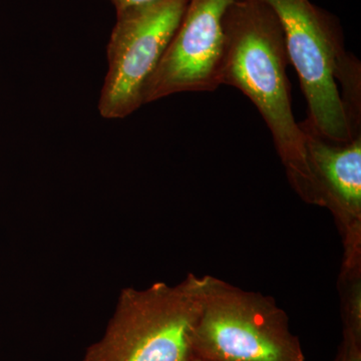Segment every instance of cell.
Masks as SVG:
<instances>
[{"instance_id":"cell-2","label":"cell","mask_w":361,"mask_h":361,"mask_svg":"<svg viewBox=\"0 0 361 361\" xmlns=\"http://www.w3.org/2000/svg\"><path fill=\"white\" fill-rule=\"evenodd\" d=\"M261 1L277 16L289 63L298 75L308 108L307 118L301 123L336 144L361 135L338 89V82L342 90L361 82L360 65L345 51L338 21L310 0Z\"/></svg>"},{"instance_id":"cell-11","label":"cell","mask_w":361,"mask_h":361,"mask_svg":"<svg viewBox=\"0 0 361 361\" xmlns=\"http://www.w3.org/2000/svg\"><path fill=\"white\" fill-rule=\"evenodd\" d=\"M193 361H206V360H201V358L196 357V358H195V360Z\"/></svg>"},{"instance_id":"cell-4","label":"cell","mask_w":361,"mask_h":361,"mask_svg":"<svg viewBox=\"0 0 361 361\" xmlns=\"http://www.w3.org/2000/svg\"><path fill=\"white\" fill-rule=\"evenodd\" d=\"M192 344L206 361H304L286 313L272 299L212 276Z\"/></svg>"},{"instance_id":"cell-5","label":"cell","mask_w":361,"mask_h":361,"mask_svg":"<svg viewBox=\"0 0 361 361\" xmlns=\"http://www.w3.org/2000/svg\"><path fill=\"white\" fill-rule=\"evenodd\" d=\"M190 0H156L116 13L106 45L99 115L125 118L144 104L145 87L174 37Z\"/></svg>"},{"instance_id":"cell-6","label":"cell","mask_w":361,"mask_h":361,"mask_svg":"<svg viewBox=\"0 0 361 361\" xmlns=\"http://www.w3.org/2000/svg\"><path fill=\"white\" fill-rule=\"evenodd\" d=\"M235 0H190L174 37L145 87L144 104L220 87L224 18Z\"/></svg>"},{"instance_id":"cell-7","label":"cell","mask_w":361,"mask_h":361,"mask_svg":"<svg viewBox=\"0 0 361 361\" xmlns=\"http://www.w3.org/2000/svg\"><path fill=\"white\" fill-rule=\"evenodd\" d=\"M299 125L322 206L329 207L348 232V262L353 265L357 260L355 255L360 233L361 135L345 144H336L323 139L302 123Z\"/></svg>"},{"instance_id":"cell-10","label":"cell","mask_w":361,"mask_h":361,"mask_svg":"<svg viewBox=\"0 0 361 361\" xmlns=\"http://www.w3.org/2000/svg\"><path fill=\"white\" fill-rule=\"evenodd\" d=\"M110 1L116 7V13H121V11L134 8V7L146 6L156 0H110Z\"/></svg>"},{"instance_id":"cell-1","label":"cell","mask_w":361,"mask_h":361,"mask_svg":"<svg viewBox=\"0 0 361 361\" xmlns=\"http://www.w3.org/2000/svg\"><path fill=\"white\" fill-rule=\"evenodd\" d=\"M220 85H231L255 104L297 193L322 206L300 125L296 122L287 77L289 59L277 16L261 0H235L224 18Z\"/></svg>"},{"instance_id":"cell-8","label":"cell","mask_w":361,"mask_h":361,"mask_svg":"<svg viewBox=\"0 0 361 361\" xmlns=\"http://www.w3.org/2000/svg\"><path fill=\"white\" fill-rule=\"evenodd\" d=\"M345 310V329L361 339V287L360 278L355 277L349 287Z\"/></svg>"},{"instance_id":"cell-3","label":"cell","mask_w":361,"mask_h":361,"mask_svg":"<svg viewBox=\"0 0 361 361\" xmlns=\"http://www.w3.org/2000/svg\"><path fill=\"white\" fill-rule=\"evenodd\" d=\"M209 277L190 274L175 286L123 289L104 336L84 361H193L192 336Z\"/></svg>"},{"instance_id":"cell-9","label":"cell","mask_w":361,"mask_h":361,"mask_svg":"<svg viewBox=\"0 0 361 361\" xmlns=\"http://www.w3.org/2000/svg\"><path fill=\"white\" fill-rule=\"evenodd\" d=\"M334 361H361V339L344 331L343 341Z\"/></svg>"}]
</instances>
